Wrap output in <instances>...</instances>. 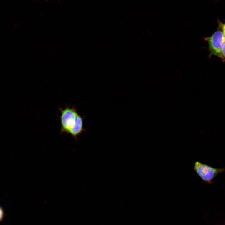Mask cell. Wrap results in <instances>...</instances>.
Listing matches in <instances>:
<instances>
[{
	"label": "cell",
	"mask_w": 225,
	"mask_h": 225,
	"mask_svg": "<svg viewBox=\"0 0 225 225\" xmlns=\"http://www.w3.org/2000/svg\"><path fill=\"white\" fill-rule=\"evenodd\" d=\"M194 170L201 178L202 182L210 184L217 175L225 171V168H215L196 161L194 163Z\"/></svg>",
	"instance_id": "6da1fadb"
},
{
	"label": "cell",
	"mask_w": 225,
	"mask_h": 225,
	"mask_svg": "<svg viewBox=\"0 0 225 225\" xmlns=\"http://www.w3.org/2000/svg\"><path fill=\"white\" fill-rule=\"evenodd\" d=\"M220 28L211 36L205 38V40L207 41L208 44L210 53L209 57L215 55L221 58V50L225 42V39L223 32L220 27Z\"/></svg>",
	"instance_id": "3957f363"
},
{
	"label": "cell",
	"mask_w": 225,
	"mask_h": 225,
	"mask_svg": "<svg viewBox=\"0 0 225 225\" xmlns=\"http://www.w3.org/2000/svg\"></svg>",
	"instance_id": "9c48e42d"
},
{
	"label": "cell",
	"mask_w": 225,
	"mask_h": 225,
	"mask_svg": "<svg viewBox=\"0 0 225 225\" xmlns=\"http://www.w3.org/2000/svg\"><path fill=\"white\" fill-rule=\"evenodd\" d=\"M4 215L3 210L1 207H0V221L2 220Z\"/></svg>",
	"instance_id": "8992f818"
},
{
	"label": "cell",
	"mask_w": 225,
	"mask_h": 225,
	"mask_svg": "<svg viewBox=\"0 0 225 225\" xmlns=\"http://www.w3.org/2000/svg\"><path fill=\"white\" fill-rule=\"evenodd\" d=\"M83 118L78 113L75 123L69 132L68 133L76 139L78 136L85 131L83 127Z\"/></svg>",
	"instance_id": "277c9868"
},
{
	"label": "cell",
	"mask_w": 225,
	"mask_h": 225,
	"mask_svg": "<svg viewBox=\"0 0 225 225\" xmlns=\"http://www.w3.org/2000/svg\"><path fill=\"white\" fill-rule=\"evenodd\" d=\"M220 23V27L222 28L224 34H225V24H223L221 23Z\"/></svg>",
	"instance_id": "52a82bcc"
},
{
	"label": "cell",
	"mask_w": 225,
	"mask_h": 225,
	"mask_svg": "<svg viewBox=\"0 0 225 225\" xmlns=\"http://www.w3.org/2000/svg\"><path fill=\"white\" fill-rule=\"evenodd\" d=\"M221 58L222 60L225 61V42L223 45L222 49Z\"/></svg>",
	"instance_id": "5b68a950"
},
{
	"label": "cell",
	"mask_w": 225,
	"mask_h": 225,
	"mask_svg": "<svg viewBox=\"0 0 225 225\" xmlns=\"http://www.w3.org/2000/svg\"><path fill=\"white\" fill-rule=\"evenodd\" d=\"M61 112L60 122L61 126V133L69 132L73 126L78 113L75 106L71 107L67 106L64 109L59 108Z\"/></svg>",
	"instance_id": "7a4b0ae2"
},
{
	"label": "cell",
	"mask_w": 225,
	"mask_h": 225,
	"mask_svg": "<svg viewBox=\"0 0 225 225\" xmlns=\"http://www.w3.org/2000/svg\"><path fill=\"white\" fill-rule=\"evenodd\" d=\"M224 38H225V34H224Z\"/></svg>",
	"instance_id": "ba28073f"
}]
</instances>
